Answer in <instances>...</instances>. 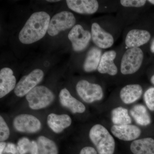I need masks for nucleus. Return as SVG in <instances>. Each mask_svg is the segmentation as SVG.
Wrapping results in <instances>:
<instances>
[{"label":"nucleus","instance_id":"1","mask_svg":"<svg viewBox=\"0 0 154 154\" xmlns=\"http://www.w3.org/2000/svg\"><path fill=\"white\" fill-rule=\"evenodd\" d=\"M50 20V17L46 12L33 13L19 32V41L22 44H30L41 39L48 32Z\"/></svg>","mask_w":154,"mask_h":154},{"label":"nucleus","instance_id":"2","mask_svg":"<svg viewBox=\"0 0 154 154\" xmlns=\"http://www.w3.org/2000/svg\"><path fill=\"white\" fill-rule=\"evenodd\" d=\"M89 137L99 154H113L115 142L107 128L102 125H94L89 132Z\"/></svg>","mask_w":154,"mask_h":154},{"label":"nucleus","instance_id":"3","mask_svg":"<svg viewBox=\"0 0 154 154\" xmlns=\"http://www.w3.org/2000/svg\"><path fill=\"white\" fill-rule=\"evenodd\" d=\"M26 99L31 109L39 110L51 105L54 100V95L47 87L38 86L27 94Z\"/></svg>","mask_w":154,"mask_h":154},{"label":"nucleus","instance_id":"4","mask_svg":"<svg viewBox=\"0 0 154 154\" xmlns=\"http://www.w3.org/2000/svg\"><path fill=\"white\" fill-rule=\"evenodd\" d=\"M143 53L139 48H129L122 59L120 71L124 75H131L139 69L143 62Z\"/></svg>","mask_w":154,"mask_h":154},{"label":"nucleus","instance_id":"5","mask_svg":"<svg viewBox=\"0 0 154 154\" xmlns=\"http://www.w3.org/2000/svg\"><path fill=\"white\" fill-rule=\"evenodd\" d=\"M75 23V18L72 13L62 11L55 14L51 19L48 33L51 36H56L61 31L72 28Z\"/></svg>","mask_w":154,"mask_h":154},{"label":"nucleus","instance_id":"6","mask_svg":"<svg viewBox=\"0 0 154 154\" xmlns=\"http://www.w3.org/2000/svg\"><path fill=\"white\" fill-rule=\"evenodd\" d=\"M76 89L80 98L87 103L100 101L104 96L101 86L98 84L90 83L86 80H81L78 82Z\"/></svg>","mask_w":154,"mask_h":154},{"label":"nucleus","instance_id":"7","mask_svg":"<svg viewBox=\"0 0 154 154\" xmlns=\"http://www.w3.org/2000/svg\"><path fill=\"white\" fill-rule=\"evenodd\" d=\"M44 72L40 69H35L21 78L14 89V93L18 97L27 95L43 79Z\"/></svg>","mask_w":154,"mask_h":154},{"label":"nucleus","instance_id":"8","mask_svg":"<svg viewBox=\"0 0 154 154\" xmlns=\"http://www.w3.org/2000/svg\"><path fill=\"white\" fill-rule=\"evenodd\" d=\"M13 125L17 131L27 133L38 132L41 128L40 121L34 116L30 114L17 116L14 119Z\"/></svg>","mask_w":154,"mask_h":154},{"label":"nucleus","instance_id":"9","mask_svg":"<svg viewBox=\"0 0 154 154\" xmlns=\"http://www.w3.org/2000/svg\"><path fill=\"white\" fill-rule=\"evenodd\" d=\"M91 34L80 25H75L70 31L68 38L71 42L73 50L79 52L85 49L91 40Z\"/></svg>","mask_w":154,"mask_h":154},{"label":"nucleus","instance_id":"10","mask_svg":"<svg viewBox=\"0 0 154 154\" xmlns=\"http://www.w3.org/2000/svg\"><path fill=\"white\" fill-rule=\"evenodd\" d=\"M110 130L115 137L126 141L136 140L141 133V131L138 127L131 124L113 125Z\"/></svg>","mask_w":154,"mask_h":154},{"label":"nucleus","instance_id":"11","mask_svg":"<svg viewBox=\"0 0 154 154\" xmlns=\"http://www.w3.org/2000/svg\"><path fill=\"white\" fill-rule=\"evenodd\" d=\"M91 36L94 43L99 48H109L114 43L113 36L96 22L91 26Z\"/></svg>","mask_w":154,"mask_h":154},{"label":"nucleus","instance_id":"12","mask_svg":"<svg viewBox=\"0 0 154 154\" xmlns=\"http://www.w3.org/2000/svg\"><path fill=\"white\" fill-rule=\"evenodd\" d=\"M68 7L79 14H93L99 8V3L96 0H67Z\"/></svg>","mask_w":154,"mask_h":154},{"label":"nucleus","instance_id":"13","mask_svg":"<svg viewBox=\"0 0 154 154\" xmlns=\"http://www.w3.org/2000/svg\"><path fill=\"white\" fill-rule=\"evenodd\" d=\"M59 96L61 105L70 110L72 113H82L85 111V105L73 97L66 88H64L60 91Z\"/></svg>","mask_w":154,"mask_h":154},{"label":"nucleus","instance_id":"14","mask_svg":"<svg viewBox=\"0 0 154 154\" xmlns=\"http://www.w3.org/2000/svg\"><path fill=\"white\" fill-rule=\"evenodd\" d=\"M16 77L10 68H3L0 71V98H2L15 89Z\"/></svg>","mask_w":154,"mask_h":154},{"label":"nucleus","instance_id":"15","mask_svg":"<svg viewBox=\"0 0 154 154\" xmlns=\"http://www.w3.org/2000/svg\"><path fill=\"white\" fill-rule=\"evenodd\" d=\"M150 38V34L147 30L133 29L128 33L125 45L129 48H139L147 43Z\"/></svg>","mask_w":154,"mask_h":154},{"label":"nucleus","instance_id":"16","mask_svg":"<svg viewBox=\"0 0 154 154\" xmlns=\"http://www.w3.org/2000/svg\"><path fill=\"white\" fill-rule=\"evenodd\" d=\"M72 119L67 114H58L51 113L48 116L47 122L50 128L55 133H60L70 126Z\"/></svg>","mask_w":154,"mask_h":154},{"label":"nucleus","instance_id":"17","mask_svg":"<svg viewBox=\"0 0 154 154\" xmlns=\"http://www.w3.org/2000/svg\"><path fill=\"white\" fill-rule=\"evenodd\" d=\"M116 55V52L113 50L104 53L97 69L98 72L101 74H107L111 76L117 74L118 69L114 63Z\"/></svg>","mask_w":154,"mask_h":154},{"label":"nucleus","instance_id":"18","mask_svg":"<svg viewBox=\"0 0 154 154\" xmlns=\"http://www.w3.org/2000/svg\"><path fill=\"white\" fill-rule=\"evenodd\" d=\"M143 94V89L140 85L132 84L125 86L120 92V97L125 104L134 103L140 99Z\"/></svg>","mask_w":154,"mask_h":154},{"label":"nucleus","instance_id":"19","mask_svg":"<svg viewBox=\"0 0 154 154\" xmlns=\"http://www.w3.org/2000/svg\"><path fill=\"white\" fill-rule=\"evenodd\" d=\"M130 149L134 154H154V139L146 137L132 142Z\"/></svg>","mask_w":154,"mask_h":154},{"label":"nucleus","instance_id":"20","mask_svg":"<svg viewBox=\"0 0 154 154\" xmlns=\"http://www.w3.org/2000/svg\"><path fill=\"white\" fill-rule=\"evenodd\" d=\"M130 113L136 122L140 126H148L151 123L150 116L144 105H134L130 110Z\"/></svg>","mask_w":154,"mask_h":154},{"label":"nucleus","instance_id":"21","mask_svg":"<svg viewBox=\"0 0 154 154\" xmlns=\"http://www.w3.org/2000/svg\"><path fill=\"white\" fill-rule=\"evenodd\" d=\"M102 51L97 47H93L88 51L84 62L83 68L87 72L95 71L98 69L101 61Z\"/></svg>","mask_w":154,"mask_h":154},{"label":"nucleus","instance_id":"22","mask_svg":"<svg viewBox=\"0 0 154 154\" xmlns=\"http://www.w3.org/2000/svg\"><path fill=\"white\" fill-rule=\"evenodd\" d=\"M111 120L114 125H117L131 124L132 121L128 110L122 107H116L112 110Z\"/></svg>","mask_w":154,"mask_h":154},{"label":"nucleus","instance_id":"23","mask_svg":"<svg viewBox=\"0 0 154 154\" xmlns=\"http://www.w3.org/2000/svg\"><path fill=\"white\" fill-rule=\"evenodd\" d=\"M39 154H58L57 146L54 141L48 138L41 136L37 139Z\"/></svg>","mask_w":154,"mask_h":154},{"label":"nucleus","instance_id":"24","mask_svg":"<svg viewBox=\"0 0 154 154\" xmlns=\"http://www.w3.org/2000/svg\"><path fill=\"white\" fill-rule=\"evenodd\" d=\"M31 141L28 138H21L17 143V149L20 154H26L30 152L31 148Z\"/></svg>","mask_w":154,"mask_h":154},{"label":"nucleus","instance_id":"25","mask_svg":"<svg viewBox=\"0 0 154 154\" xmlns=\"http://www.w3.org/2000/svg\"><path fill=\"white\" fill-rule=\"evenodd\" d=\"M144 101L149 110L154 111V88H149L143 96Z\"/></svg>","mask_w":154,"mask_h":154},{"label":"nucleus","instance_id":"26","mask_svg":"<svg viewBox=\"0 0 154 154\" xmlns=\"http://www.w3.org/2000/svg\"><path fill=\"white\" fill-rule=\"evenodd\" d=\"M10 129L2 116H0V140L4 142L10 136Z\"/></svg>","mask_w":154,"mask_h":154},{"label":"nucleus","instance_id":"27","mask_svg":"<svg viewBox=\"0 0 154 154\" xmlns=\"http://www.w3.org/2000/svg\"><path fill=\"white\" fill-rule=\"evenodd\" d=\"M122 5L125 7L140 8L145 5V0H121L120 1Z\"/></svg>","mask_w":154,"mask_h":154},{"label":"nucleus","instance_id":"28","mask_svg":"<svg viewBox=\"0 0 154 154\" xmlns=\"http://www.w3.org/2000/svg\"><path fill=\"white\" fill-rule=\"evenodd\" d=\"M5 152L12 154H19L17 147L14 143H8L5 149Z\"/></svg>","mask_w":154,"mask_h":154},{"label":"nucleus","instance_id":"29","mask_svg":"<svg viewBox=\"0 0 154 154\" xmlns=\"http://www.w3.org/2000/svg\"><path fill=\"white\" fill-rule=\"evenodd\" d=\"M80 154H98L96 150L94 148L91 146H86L83 148L81 151Z\"/></svg>","mask_w":154,"mask_h":154},{"label":"nucleus","instance_id":"30","mask_svg":"<svg viewBox=\"0 0 154 154\" xmlns=\"http://www.w3.org/2000/svg\"><path fill=\"white\" fill-rule=\"evenodd\" d=\"M30 153V154H39L38 145H37V142L35 141H31V146Z\"/></svg>","mask_w":154,"mask_h":154},{"label":"nucleus","instance_id":"31","mask_svg":"<svg viewBox=\"0 0 154 154\" xmlns=\"http://www.w3.org/2000/svg\"><path fill=\"white\" fill-rule=\"evenodd\" d=\"M6 143L4 142H1L0 143V154H2L6 147Z\"/></svg>","mask_w":154,"mask_h":154},{"label":"nucleus","instance_id":"32","mask_svg":"<svg viewBox=\"0 0 154 154\" xmlns=\"http://www.w3.org/2000/svg\"><path fill=\"white\" fill-rule=\"evenodd\" d=\"M151 51L153 53H154V38L152 42L151 45Z\"/></svg>","mask_w":154,"mask_h":154},{"label":"nucleus","instance_id":"33","mask_svg":"<svg viewBox=\"0 0 154 154\" xmlns=\"http://www.w3.org/2000/svg\"><path fill=\"white\" fill-rule=\"evenodd\" d=\"M151 82L152 83V84L154 85V75L152 77L151 79Z\"/></svg>","mask_w":154,"mask_h":154},{"label":"nucleus","instance_id":"34","mask_svg":"<svg viewBox=\"0 0 154 154\" xmlns=\"http://www.w3.org/2000/svg\"><path fill=\"white\" fill-rule=\"evenodd\" d=\"M47 2H60V0H55V1H53V0H52V1H47Z\"/></svg>","mask_w":154,"mask_h":154},{"label":"nucleus","instance_id":"35","mask_svg":"<svg viewBox=\"0 0 154 154\" xmlns=\"http://www.w3.org/2000/svg\"><path fill=\"white\" fill-rule=\"evenodd\" d=\"M148 2H149L151 3V4H152V5H154V0H149Z\"/></svg>","mask_w":154,"mask_h":154}]
</instances>
